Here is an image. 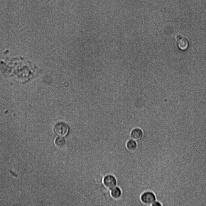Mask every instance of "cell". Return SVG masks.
<instances>
[{"label": "cell", "mask_w": 206, "mask_h": 206, "mask_svg": "<svg viewBox=\"0 0 206 206\" xmlns=\"http://www.w3.org/2000/svg\"><path fill=\"white\" fill-rule=\"evenodd\" d=\"M54 130L58 135L61 137H64L68 134L69 128L66 123L61 122L57 123L55 125Z\"/></svg>", "instance_id": "cell-3"}, {"label": "cell", "mask_w": 206, "mask_h": 206, "mask_svg": "<svg viewBox=\"0 0 206 206\" xmlns=\"http://www.w3.org/2000/svg\"><path fill=\"white\" fill-rule=\"evenodd\" d=\"M103 183L105 187L110 190L116 187L117 183L116 177L111 174H107L104 177Z\"/></svg>", "instance_id": "cell-2"}, {"label": "cell", "mask_w": 206, "mask_h": 206, "mask_svg": "<svg viewBox=\"0 0 206 206\" xmlns=\"http://www.w3.org/2000/svg\"><path fill=\"white\" fill-rule=\"evenodd\" d=\"M143 132L141 129L136 128L131 130L130 137V139L137 142L141 140L143 138Z\"/></svg>", "instance_id": "cell-5"}, {"label": "cell", "mask_w": 206, "mask_h": 206, "mask_svg": "<svg viewBox=\"0 0 206 206\" xmlns=\"http://www.w3.org/2000/svg\"><path fill=\"white\" fill-rule=\"evenodd\" d=\"M110 194L113 199L118 200L121 198L122 192L120 188L116 186L110 190Z\"/></svg>", "instance_id": "cell-6"}, {"label": "cell", "mask_w": 206, "mask_h": 206, "mask_svg": "<svg viewBox=\"0 0 206 206\" xmlns=\"http://www.w3.org/2000/svg\"><path fill=\"white\" fill-rule=\"evenodd\" d=\"M126 146L127 149L129 151L131 152L134 151L137 149V143L135 140L130 139L127 142Z\"/></svg>", "instance_id": "cell-7"}, {"label": "cell", "mask_w": 206, "mask_h": 206, "mask_svg": "<svg viewBox=\"0 0 206 206\" xmlns=\"http://www.w3.org/2000/svg\"><path fill=\"white\" fill-rule=\"evenodd\" d=\"M151 206H162V205L160 202L157 200L154 202Z\"/></svg>", "instance_id": "cell-9"}, {"label": "cell", "mask_w": 206, "mask_h": 206, "mask_svg": "<svg viewBox=\"0 0 206 206\" xmlns=\"http://www.w3.org/2000/svg\"><path fill=\"white\" fill-rule=\"evenodd\" d=\"M176 38L177 47L180 50L184 51L188 50L190 46V43L187 38L178 35Z\"/></svg>", "instance_id": "cell-4"}, {"label": "cell", "mask_w": 206, "mask_h": 206, "mask_svg": "<svg viewBox=\"0 0 206 206\" xmlns=\"http://www.w3.org/2000/svg\"><path fill=\"white\" fill-rule=\"evenodd\" d=\"M65 139L62 137H57L55 140V144L56 146L58 148H63L65 145Z\"/></svg>", "instance_id": "cell-8"}, {"label": "cell", "mask_w": 206, "mask_h": 206, "mask_svg": "<svg viewBox=\"0 0 206 206\" xmlns=\"http://www.w3.org/2000/svg\"><path fill=\"white\" fill-rule=\"evenodd\" d=\"M140 199L145 206H151L154 202L157 201L155 194L149 191L143 193L141 195Z\"/></svg>", "instance_id": "cell-1"}]
</instances>
